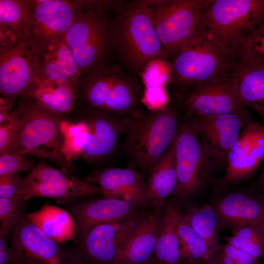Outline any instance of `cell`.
Masks as SVG:
<instances>
[{
    "mask_svg": "<svg viewBox=\"0 0 264 264\" xmlns=\"http://www.w3.org/2000/svg\"><path fill=\"white\" fill-rule=\"evenodd\" d=\"M257 184L259 190L262 193L260 194L264 196V165L258 178Z\"/></svg>",
    "mask_w": 264,
    "mask_h": 264,
    "instance_id": "obj_45",
    "label": "cell"
},
{
    "mask_svg": "<svg viewBox=\"0 0 264 264\" xmlns=\"http://www.w3.org/2000/svg\"><path fill=\"white\" fill-rule=\"evenodd\" d=\"M39 54L40 68L37 81L80 85L79 65L63 37L47 44Z\"/></svg>",
    "mask_w": 264,
    "mask_h": 264,
    "instance_id": "obj_22",
    "label": "cell"
},
{
    "mask_svg": "<svg viewBox=\"0 0 264 264\" xmlns=\"http://www.w3.org/2000/svg\"><path fill=\"white\" fill-rule=\"evenodd\" d=\"M139 75L144 86L142 98L144 107L152 112L165 110L170 103L167 86L173 80L170 63L161 59L153 60Z\"/></svg>",
    "mask_w": 264,
    "mask_h": 264,
    "instance_id": "obj_25",
    "label": "cell"
},
{
    "mask_svg": "<svg viewBox=\"0 0 264 264\" xmlns=\"http://www.w3.org/2000/svg\"><path fill=\"white\" fill-rule=\"evenodd\" d=\"M208 264H241L232 257L226 254L220 247L213 254Z\"/></svg>",
    "mask_w": 264,
    "mask_h": 264,
    "instance_id": "obj_41",
    "label": "cell"
},
{
    "mask_svg": "<svg viewBox=\"0 0 264 264\" xmlns=\"http://www.w3.org/2000/svg\"><path fill=\"white\" fill-rule=\"evenodd\" d=\"M143 216L136 213L119 221L95 226L82 239L75 254L87 264H115L122 246Z\"/></svg>",
    "mask_w": 264,
    "mask_h": 264,
    "instance_id": "obj_16",
    "label": "cell"
},
{
    "mask_svg": "<svg viewBox=\"0 0 264 264\" xmlns=\"http://www.w3.org/2000/svg\"><path fill=\"white\" fill-rule=\"evenodd\" d=\"M233 76L237 80L240 105L254 110L264 125V67L236 62Z\"/></svg>",
    "mask_w": 264,
    "mask_h": 264,
    "instance_id": "obj_29",
    "label": "cell"
},
{
    "mask_svg": "<svg viewBox=\"0 0 264 264\" xmlns=\"http://www.w3.org/2000/svg\"><path fill=\"white\" fill-rule=\"evenodd\" d=\"M17 264V263H11V264Z\"/></svg>",
    "mask_w": 264,
    "mask_h": 264,
    "instance_id": "obj_47",
    "label": "cell"
},
{
    "mask_svg": "<svg viewBox=\"0 0 264 264\" xmlns=\"http://www.w3.org/2000/svg\"><path fill=\"white\" fill-rule=\"evenodd\" d=\"M236 62L220 49L199 24L170 63L173 82L185 88L184 91L187 88L189 90L227 79L233 77Z\"/></svg>",
    "mask_w": 264,
    "mask_h": 264,
    "instance_id": "obj_3",
    "label": "cell"
},
{
    "mask_svg": "<svg viewBox=\"0 0 264 264\" xmlns=\"http://www.w3.org/2000/svg\"><path fill=\"white\" fill-rule=\"evenodd\" d=\"M211 0H149L158 38L173 58L198 26L202 11Z\"/></svg>",
    "mask_w": 264,
    "mask_h": 264,
    "instance_id": "obj_7",
    "label": "cell"
},
{
    "mask_svg": "<svg viewBox=\"0 0 264 264\" xmlns=\"http://www.w3.org/2000/svg\"><path fill=\"white\" fill-rule=\"evenodd\" d=\"M11 248L18 264H61L71 254L66 253L22 214L11 230Z\"/></svg>",
    "mask_w": 264,
    "mask_h": 264,
    "instance_id": "obj_17",
    "label": "cell"
},
{
    "mask_svg": "<svg viewBox=\"0 0 264 264\" xmlns=\"http://www.w3.org/2000/svg\"><path fill=\"white\" fill-rule=\"evenodd\" d=\"M264 13V0H211L199 25L220 49L235 59L241 42Z\"/></svg>",
    "mask_w": 264,
    "mask_h": 264,
    "instance_id": "obj_6",
    "label": "cell"
},
{
    "mask_svg": "<svg viewBox=\"0 0 264 264\" xmlns=\"http://www.w3.org/2000/svg\"><path fill=\"white\" fill-rule=\"evenodd\" d=\"M184 216L191 227L206 243L213 256L220 245L219 242L220 224L213 206H194L184 213Z\"/></svg>",
    "mask_w": 264,
    "mask_h": 264,
    "instance_id": "obj_31",
    "label": "cell"
},
{
    "mask_svg": "<svg viewBox=\"0 0 264 264\" xmlns=\"http://www.w3.org/2000/svg\"><path fill=\"white\" fill-rule=\"evenodd\" d=\"M231 231L233 235L246 240L264 251V219Z\"/></svg>",
    "mask_w": 264,
    "mask_h": 264,
    "instance_id": "obj_37",
    "label": "cell"
},
{
    "mask_svg": "<svg viewBox=\"0 0 264 264\" xmlns=\"http://www.w3.org/2000/svg\"><path fill=\"white\" fill-rule=\"evenodd\" d=\"M181 120L176 141L177 183L172 195L178 200H184L204 189L215 167L191 126Z\"/></svg>",
    "mask_w": 264,
    "mask_h": 264,
    "instance_id": "obj_10",
    "label": "cell"
},
{
    "mask_svg": "<svg viewBox=\"0 0 264 264\" xmlns=\"http://www.w3.org/2000/svg\"><path fill=\"white\" fill-rule=\"evenodd\" d=\"M23 179L18 174L0 176V198L19 195Z\"/></svg>",
    "mask_w": 264,
    "mask_h": 264,
    "instance_id": "obj_38",
    "label": "cell"
},
{
    "mask_svg": "<svg viewBox=\"0 0 264 264\" xmlns=\"http://www.w3.org/2000/svg\"><path fill=\"white\" fill-rule=\"evenodd\" d=\"M225 240L227 243L250 254L257 259L264 254V251L263 249L242 238L232 235L226 237Z\"/></svg>",
    "mask_w": 264,
    "mask_h": 264,
    "instance_id": "obj_39",
    "label": "cell"
},
{
    "mask_svg": "<svg viewBox=\"0 0 264 264\" xmlns=\"http://www.w3.org/2000/svg\"><path fill=\"white\" fill-rule=\"evenodd\" d=\"M263 255L264 256V254H263Z\"/></svg>",
    "mask_w": 264,
    "mask_h": 264,
    "instance_id": "obj_48",
    "label": "cell"
},
{
    "mask_svg": "<svg viewBox=\"0 0 264 264\" xmlns=\"http://www.w3.org/2000/svg\"><path fill=\"white\" fill-rule=\"evenodd\" d=\"M134 119L87 107L79 119L81 130L77 146L80 156L91 163L113 156L120 149V139Z\"/></svg>",
    "mask_w": 264,
    "mask_h": 264,
    "instance_id": "obj_9",
    "label": "cell"
},
{
    "mask_svg": "<svg viewBox=\"0 0 264 264\" xmlns=\"http://www.w3.org/2000/svg\"><path fill=\"white\" fill-rule=\"evenodd\" d=\"M96 8L83 12L63 38L71 50L82 74L101 66V60L110 45H114L113 25L107 10Z\"/></svg>",
    "mask_w": 264,
    "mask_h": 264,
    "instance_id": "obj_8",
    "label": "cell"
},
{
    "mask_svg": "<svg viewBox=\"0 0 264 264\" xmlns=\"http://www.w3.org/2000/svg\"></svg>",
    "mask_w": 264,
    "mask_h": 264,
    "instance_id": "obj_49",
    "label": "cell"
},
{
    "mask_svg": "<svg viewBox=\"0 0 264 264\" xmlns=\"http://www.w3.org/2000/svg\"><path fill=\"white\" fill-rule=\"evenodd\" d=\"M183 215L178 204L170 202L165 205L153 264H180L178 227Z\"/></svg>",
    "mask_w": 264,
    "mask_h": 264,
    "instance_id": "obj_26",
    "label": "cell"
},
{
    "mask_svg": "<svg viewBox=\"0 0 264 264\" xmlns=\"http://www.w3.org/2000/svg\"><path fill=\"white\" fill-rule=\"evenodd\" d=\"M181 123L177 108L170 103L164 110L145 112L134 119L124 136L129 166L149 174L175 140Z\"/></svg>",
    "mask_w": 264,
    "mask_h": 264,
    "instance_id": "obj_2",
    "label": "cell"
},
{
    "mask_svg": "<svg viewBox=\"0 0 264 264\" xmlns=\"http://www.w3.org/2000/svg\"><path fill=\"white\" fill-rule=\"evenodd\" d=\"M194 130L215 168L226 166L228 154L250 115L236 113L182 119Z\"/></svg>",
    "mask_w": 264,
    "mask_h": 264,
    "instance_id": "obj_15",
    "label": "cell"
},
{
    "mask_svg": "<svg viewBox=\"0 0 264 264\" xmlns=\"http://www.w3.org/2000/svg\"><path fill=\"white\" fill-rule=\"evenodd\" d=\"M20 113L18 107L12 110L7 121L0 124V155L11 153L18 137Z\"/></svg>",
    "mask_w": 264,
    "mask_h": 264,
    "instance_id": "obj_35",
    "label": "cell"
},
{
    "mask_svg": "<svg viewBox=\"0 0 264 264\" xmlns=\"http://www.w3.org/2000/svg\"><path fill=\"white\" fill-rule=\"evenodd\" d=\"M176 98V107L182 119L230 113L250 115L240 104L234 76L177 92Z\"/></svg>",
    "mask_w": 264,
    "mask_h": 264,
    "instance_id": "obj_12",
    "label": "cell"
},
{
    "mask_svg": "<svg viewBox=\"0 0 264 264\" xmlns=\"http://www.w3.org/2000/svg\"><path fill=\"white\" fill-rule=\"evenodd\" d=\"M176 138L149 174L147 198L148 202L154 206L165 205V199L173 195L177 186Z\"/></svg>",
    "mask_w": 264,
    "mask_h": 264,
    "instance_id": "obj_28",
    "label": "cell"
},
{
    "mask_svg": "<svg viewBox=\"0 0 264 264\" xmlns=\"http://www.w3.org/2000/svg\"><path fill=\"white\" fill-rule=\"evenodd\" d=\"M31 0H0V47L29 41Z\"/></svg>",
    "mask_w": 264,
    "mask_h": 264,
    "instance_id": "obj_24",
    "label": "cell"
},
{
    "mask_svg": "<svg viewBox=\"0 0 264 264\" xmlns=\"http://www.w3.org/2000/svg\"><path fill=\"white\" fill-rule=\"evenodd\" d=\"M79 85L36 81L24 95L42 109L61 115L74 109Z\"/></svg>",
    "mask_w": 264,
    "mask_h": 264,
    "instance_id": "obj_27",
    "label": "cell"
},
{
    "mask_svg": "<svg viewBox=\"0 0 264 264\" xmlns=\"http://www.w3.org/2000/svg\"><path fill=\"white\" fill-rule=\"evenodd\" d=\"M264 162V125L251 121L241 131L227 158L222 185L238 183L252 176Z\"/></svg>",
    "mask_w": 264,
    "mask_h": 264,
    "instance_id": "obj_18",
    "label": "cell"
},
{
    "mask_svg": "<svg viewBox=\"0 0 264 264\" xmlns=\"http://www.w3.org/2000/svg\"><path fill=\"white\" fill-rule=\"evenodd\" d=\"M12 110L6 101L2 97H0V124L8 120Z\"/></svg>",
    "mask_w": 264,
    "mask_h": 264,
    "instance_id": "obj_43",
    "label": "cell"
},
{
    "mask_svg": "<svg viewBox=\"0 0 264 264\" xmlns=\"http://www.w3.org/2000/svg\"><path fill=\"white\" fill-rule=\"evenodd\" d=\"M235 59L242 64L264 67V13L241 42Z\"/></svg>",
    "mask_w": 264,
    "mask_h": 264,
    "instance_id": "obj_33",
    "label": "cell"
},
{
    "mask_svg": "<svg viewBox=\"0 0 264 264\" xmlns=\"http://www.w3.org/2000/svg\"><path fill=\"white\" fill-rule=\"evenodd\" d=\"M149 0L122 2L115 9L114 45L127 69L138 74L150 61H169L151 17Z\"/></svg>",
    "mask_w": 264,
    "mask_h": 264,
    "instance_id": "obj_1",
    "label": "cell"
},
{
    "mask_svg": "<svg viewBox=\"0 0 264 264\" xmlns=\"http://www.w3.org/2000/svg\"><path fill=\"white\" fill-rule=\"evenodd\" d=\"M15 261V256L11 247L5 246L0 250V264L14 263Z\"/></svg>",
    "mask_w": 264,
    "mask_h": 264,
    "instance_id": "obj_42",
    "label": "cell"
},
{
    "mask_svg": "<svg viewBox=\"0 0 264 264\" xmlns=\"http://www.w3.org/2000/svg\"><path fill=\"white\" fill-rule=\"evenodd\" d=\"M82 88L88 108L135 119L145 112L143 90L136 80L119 66L95 68L87 73Z\"/></svg>",
    "mask_w": 264,
    "mask_h": 264,
    "instance_id": "obj_4",
    "label": "cell"
},
{
    "mask_svg": "<svg viewBox=\"0 0 264 264\" xmlns=\"http://www.w3.org/2000/svg\"><path fill=\"white\" fill-rule=\"evenodd\" d=\"M61 264H87L81 260L75 254H71V256Z\"/></svg>",
    "mask_w": 264,
    "mask_h": 264,
    "instance_id": "obj_44",
    "label": "cell"
},
{
    "mask_svg": "<svg viewBox=\"0 0 264 264\" xmlns=\"http://www.w3.org/2000/svg\"><path fill=\"white\" fill-rule=\"evenodd\" d=\"M39 54L29 41L0 47V91L10 109L38 79Z\"/></svg>",
    "mask_w": 264,
    "mask_h": 264,
    "instance_id": "obj_14",
    "label": "cell"
},
{
    "mask_svg": "<svg viewBox=\"0 0 264 264\" xmlns=\"http://www.w3.org/2000/svg\"><path fill=\"white\" fill-rule=\"evenodd\" d=\"M220 247L224 253L232 257L241 264H258L257 259L227 242L223 245H220Z\"/></svg>",
    "mask_w": 264,
    "mask_h": 264,
    "instance_id": "obj_40",
    "label": "cell"
},
{
    "mask_svg": "<svg viewBox=\"0 0 264 264\" xmlns=\"http://www.w3.org/2000/svg\"><path fill=\"white\" fill-rule=\"evenodd\" d=\"M165 205H158L144 215L122 246L115 264H144L153 258L162 212Z\"/></svg>",
    "mask_w": 264,
    "mask_h": 264,
    "instance_id": "obj_20",
    "label": "cell"
},
{
    "mask_svg": "<svg viewBox=\"0 0 264 264\" xmlns=\"http://www.w3.org/2000/svg\"><path fill=\"white\" fill-rule=\"evenodd\" d=\"M101 5V0H31L29 42L39 53L52 42L63 37L83 12Z\"/></svg>",
    "mask_w": 264,
    "mask_h": 264,
    "instance_id": "obj_11",
    "label": "cell"
},
{
    "mask_svg": "<svg viewBox=\"0 0 264 264\" xmlns=\"http://www.w3.org/2000/svg\"><path fill=\"white\" fill-rule=\"evenodd\" d=\"M25 216L46 235L57 242L74 240L77 226L72 216L64 209L45 202Z\"/></svg>",
    "mask_w": 264,
    "mask_h": 264,
    "instance_id": "obj_30",
    "label": "cell"
},
{
    "mask_svg": "<svg viewBox=\"0 0 264 264\" xmlns=\"http://www.w3.org/2000/svg\"><path fill=\"white\" fill-rule=\"evenodd\" d=\"M180 264H208L212 254L205 242L191 227L184 215L178 227Z\"/></svg>",
    "mask_w": 264,
    "mask_h": 264,
    "instance_id": "obj_32",
    "label": "cell"
},
{
    "mask_svg": "<svg viewBox=\"0 0 264 264\" xmlns=\"http://www.w3.org/2000/svg\"><path fill=\"white\" fill-rule=\"evenodd\" d=\"M27 200L21 195L0 198V249L6 245L7 236L22 214V210Z\"/></svg>",
    "mask_w": 264,
    "mask_h": 264,
    "instance_id": "obj_34",
    "label": "cell"
},
{
    "mask_svg": "<svg viewBox=\"0 0 264 264\" xmlns=\"http://www.w3.org/2000/svg\"><path fill=\"white\" fill-rule=\"evenodd\" d=\"M138 208L121 200L103 198L79 204L73 212L82 239L95 226L127 219L136 213Z\"/></svg>",
    "mask_w": 264,
    "mask_h": 264,
    "instance_id": "obj_23",
    "label": "cell"
},
{
    "mask_svg": "<svg viewBox=\"0 0 264 264\" xmlns=\"http://www.w3.org/2000/svg\"><path fill=\"white\" fill-rule=\"evenodd\" d=\"M20 113V127L16 145L10 153L32 154L47 159L72 173L74 167L62 151L63 137L61 115L47 111L25 96L17 105Z\"/></svg>",
    "mask_w": 264,
    "mask_h": 264,
    "instance_id": "obj_5",
    "label": "cell"
},
{
    "mask_svg": "<svg viewBox=\"0 0 264 264\" xmlns=\"http://www.w3.org/2000/svg\"><path fill=\"white\" fill-rule=\"evenodd\" d=\"M219 220L233 230L264 219V196L250 192L230 193L213 205Z\"/></svg>",
    "mask_w": 264,
    "mask_h": 264,
    "instance_id": "obj_21",
    "label": "cell"
},
{
    "mask_svg": "<svg viewBox=\"0 0 264 264\" xmlns=\"http://www.w3.org/2000/svg\"><path fill=\"white\" fill-rule=\"evenodd\" d=\"M152 264V261L148 263H146V264Z\"/></svg>",
    "mask_w": 264,
    "mask_h": 264,
    "instance_id": "obj_46",
    "label": "cell"
},
{
    "mask_svg": "<svg viewBox=\"0 0 264 264\" xmlns=\"http://www.w3.org/2000/svg\"><path fill=\"white\" fill-rule=\"evenodd\" d=\"M97 194L100 191L97 185L41 161L24 178L20 195L27 200L31 198L47 197L58 203L65 204L78 198Z\"/></svg>",
    "mask_w": 264,
    "mask_h": 264,
    "instance_id": "obj_13",
    "label": "cell"
},
{
    "mask_svg": "<svg viewBox=\"0 0 264 264\" xmlns=\"http://www.w3.org/2000/svg\"><path fill=\"white\" fill-rule=\"evenodd\" d=\"M34 162L24 155L6 153L0 155V176L30 172L35 167Z\"/></svg>",
    "mask_w": 264,
    "mask_h": 264,
    "instance_id": "obj_36",
    "label": "cell"
},
{
    "mask_svg": "<svg viewBox=\"0 0 264 264\" xmlns=\"http://www.w3.org/2000/svg\"><path fill=\"white\" fill-rule=\"evenodd\" d=\"M84 180L97 185L103 198L121 200L139 208L148 202L143 174L132 167L102 169Z\"/></svg>",
    "mask_w": 264,
    "mask_h": 264,
    "instance_id": "obj_19",
    "label": "cell"
}]
</instances>
